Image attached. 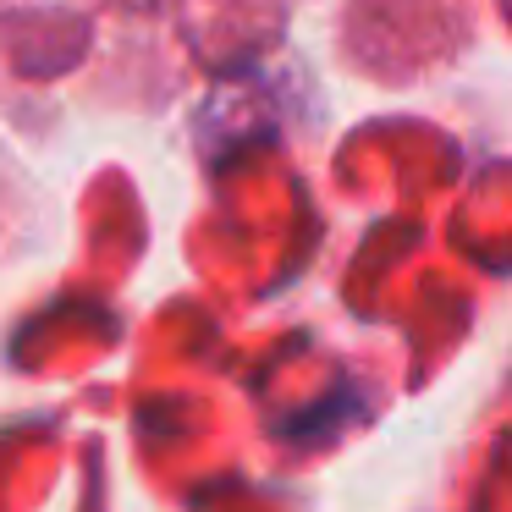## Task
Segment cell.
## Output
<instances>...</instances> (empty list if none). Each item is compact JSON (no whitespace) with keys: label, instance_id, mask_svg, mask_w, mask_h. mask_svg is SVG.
I'll list each match as a JSON object with an SVG mask.
<instances>
[]
</instances>
